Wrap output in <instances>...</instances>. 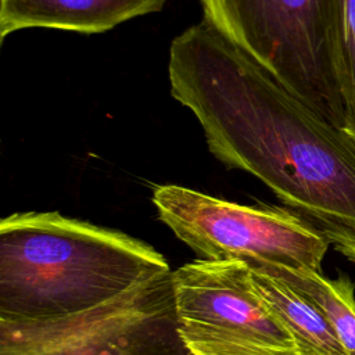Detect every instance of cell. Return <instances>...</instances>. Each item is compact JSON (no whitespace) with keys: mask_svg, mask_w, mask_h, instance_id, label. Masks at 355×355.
<instances>
[{"mask_svg":"<svg viewBox=\"0 0 355 355\" xmlns=\"http://www.w3.org/2000/svg\"><path fill=\"white\" fill-rule=\"evenodd\" d=\"M168 76L218 161L259 179L355 262L354 139L204 19L172 40Z\"/></svg>","mask_w":355,"mask_h":355,"instance_id":"obj_1","label":"cell"},{"mask_svg":"<svg viewBox=\"0 0 355 355\" xmlns=\"http://www.w3.org/2000/svg\"><path fill=\"white\" fill-rule=\"evenodd\" d=\"M168 0H0V40L44 28L101 33L136 17L158 12Z\"/></svg>","mask_w":355,"mask_h":355,"instance_id":"obj_7","label":"cell"},{"mask_svg":"<svg viewBox=\"0 0 355 355\" xmlns=\"http://www.w3.org/2000/svg\"><path fill=\"white\" fill-rule=\"evenodd\" d=\"M169 270L161 252L126 233L57 211L15 212L0 222V320L79 313Z\"/></svg>","mask_w":355,"mask_h":355,"instance_id":"obj_2","label":"cell"},{"mask_svg":"<svg viewBox=\"0 0 355 355\" xmlns=\"http://www.w3.org/2000/svg\"><path fill=\"white\" fill-rule=\"evenodd\" d=\"M172 288L190 355H298L247 263L198 258L172 272Z\"/></svg>","mask_w":355,"mask_h":355,"instance_id":"obj_6","label":"cell"},{"mask_svg":"<svg viewBox=\"0 0 355 355\" xmlns=\"http://www.w3.org/2000/svg\"><path fill=\"white\" fill-rule=\"evenodd\" d=\"M151 200L158 219L201 259L320 272L330 245L288 208L241 205L178 184L155 186Z\"/></svg>","mask_w":355,"mask_h":355,"instance_id":"obj_4","label":"cell"},{"mask_svg":"<svg viewBox=\"0 0 355 355\" xmlns=\"http://www.w3.org/2000/svg\"><path fill=\"white\" fill-rule=\"evenodd\" d=\"M0 355H190L178 333L172 272L79 313L0 320Z\"/></svg>","mask_w":355,"mask_h":355,"instance_id":"obj_5","label":"cell"},{"mask_svg":"<svg viewBox=\"0 0 355 355\" xmlns=\"http://www.w3.org/2000/svg\"><path fill=\"white\" fill-rule=\"evenodd\" d=\"M254 283L291 334L298 355H347L322 311L265 268H250Z\"/></svg>","mask_w":355,"mask_h":355,"instance_id":"obj_8","label":"cell"},{"mask_svg":"<svg viewBox=\"0 0 355 355\" xmlns=\"http://www.w3.org/2000/svg\"><path fill=\"white\" fill-rule=\"evenodd\" d=\"M333 44L344 105L343 130L355 140V0H333Z\"/></svg>","mask_w":355,"mask_h":355,"instance_id":"obj_10","label":"cell"},{"mask_svg":"<svg viewBox=\"0 0 355 355\" xmlns=\"http://www.w3.org/2000/svg\"><path fill=\"white\" fill-rule=\"evenodd\" d=\"M309 298L333 326L347 355H355V297L348 277L327 279L320 272L259 265ZM258 268V266H255Z\"/></svg>","mask_w":355,"mask_h":355,"instance_id":"obj_9","label":"cell"},{"mask_svg":"<svg viewBox=\"0 0 355 355\" xmlns=\"http://www.w3.org/2000/svg\"><path fill=\"white\" fill-rule=\"evenodd\" d=\"M204 21L334 126L344 105L334 62L333 0H200Z\"/></svg>","mask_w":355,"mask_h":355,"instance_id":"obj_3","label":"cell"}]
</instances>
